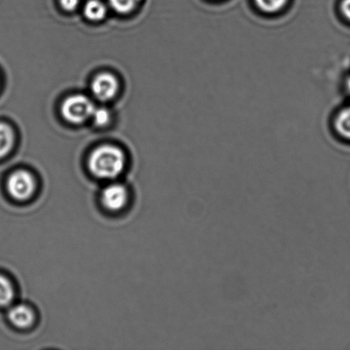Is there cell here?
<instances>
[{
    "label": "cell",
    "instance_id": "7a4b0ae2",
    "mask_svg": "<svg viewBox=\"0 0 350 350\" xmlns=\"http://www.w3.org/2000/svg\"><path fill=\"white\" fill-rule=\"evenodd\" d=\"M95 109L90 99L85 96L75 95L65 99L62 105V114L68 122L79 124L90 118Z\"/></svg>",
    "mask_w": 350,
    "mask_h": 350
},
{
    "label": "cell",
    "instance_id": "30bf717a",
    "mask_svg": "<svg viewBox=\"0 0 350 350\" xmlns=\"http://www.w3.org/2000/svg\"><path fill=\"white\" fill-rule=\"evenodd\" d=\"M15 297L13 284L5 276L0 274V306H9Z\"/></svg>",
    "mask_w": 350,
    "mask_h": 350
},
{
    "label": "cell",
    "instance_id": "6da1fadb",
    "mask_svg": "<svg viewBox=\"0 0 350 350\" xmlns=\"http://www.w3.org/2000/svg\"><path fill=\"white\" fill-rule=\"evenodd\" d=\"M125 163V155L121 150L115 146H104L91 154L88 167L96 177L114 178L122 173Z\"/></svg>",
    "mask_w": 350,
    "mask_h": 350
},
{
    "label": "cell",
    "instance_id": "9c48e42d",
    "mask_svg": "<svg viewBox=\"0 0 350 350\" xmlns=\"http://www.w3.org/2000/svg\"><path fill=\"white\" fill-rule=\"evenodd\" d=\"M335 129L339 135L350 139V105L338 113L335 120Z\"/></svg>",
    "mask_w": 350,
    "mask_h": 350
},
{
    "label": "cell",
    "instance_id": "2e32d148",
    "mask_svg": "<svg viewBox=\"0 0 350 350\" xmlns=\"http://www.w3.org/2000/svg\"><path fill=\"white\" fill-rule=\"evenodd\" d=\"M347 88H348V90L350 92V78L349 79V80L347 81Z\"/></svg>",
    "mask_w": 350,
    "mask_h": 350
},
{
    "label": "cell",
    "instance_id": "7c38bea8",
    "mask_svg": "<svg viewBox=\"0 0 350 350\" xmlns=\"http://www.w3.org/2000/svg\"><path fill=\"white\" fill-rule=\"evenodd\" d=\"M115 12L126 14L132 12L138 5L140 0H108Z\"/></svg>",
    "mask_w": 350,
    "mask_h": 350
},
{
    "label": "cell",
    "instance_id": "8fae6325",
    "mask_svg": "<svg viewBox=\"0 0 350 350\" xmlns=\"http://www.w3.org/2000/svg\"><path fill=\"white\" fill-rule=\"evenodd\" d=\"M257 7L262 12L268 14L279 12L288 3V0H255Z\"/></svg>",
    "mask_w": 350,
    "mask_h": 350
},
{
    "label": "cell",
    "instance_id": "9a60e30c",
    "mask_svg": "<svg viewBox=\"0 0 350 350\" xmlns=\"http://www.w3.org/2000/svg\"><path fill=\"white\" fill-rule=\"evenodd\" d=\"M341 12L345 18L350 21V0H342L341 3Z\"/></svg>",
    "mask_w": 350,
    "mask_h": 350
},
{
    "label": "cell",
    "instance_id": "ba28073f",
    "mask_svg": "<svg viewBox=\"0 0 350 350\" xmlns=\"http://www.w3.org/2000/svg\"><path fill=\"white\" fill-rule=\"evenodd\" d=\"M84 13L88 19L97 22L105 18L106 7L99 0H90L86 3Z\"/></svg>",
    "mask_w": 350,
    "mask_h": 350
},
{
    "label": "cell",
    "instance_id": "52a82bcc",
    "mask_svg": "<svg viewBox=\"0 0 350 350\" xmlns=\"http://www.w3.org/2000/svg\"><path fill=\"white\" fill-rule=\"evenodd\" d=\"M13 144L14 133L12 128L5 123H0V159L10 152Z\"/></svg>",
    "mask_w": 350,
    "mask_h": 350
},
{
    "label": "cell",
    "instance_id": "277c9868",
    "mask_svg": "<svg viewBox=\"0 0 350 350\" xmlns=\"http://www.w3.org/2000/svg\"><path fill=\"white\" fill-rule=\"evenodd\" d=\"M127 201H128V191L123 185H110L102 191V204L109 211H120L125 207Z\"/></svg>",
    "mask_w": 350,
    "mask_h": 350
},
{
    "label": "cell",
    "instance_id": "4fadbf2b",
    "mask_svg": "<svg viewBox=\"0 0 350 350\" xmlns=\"http://www.w3.org/2000/svg\"><path fill=\"white\" fill-rule=\"evenodd\" d=\"M91 118L96 126H104L108 124L110 120H111V115H110L108 109L105 108H95Z\"/></svg>",
    "mask_w": 350,
    "mask_h": 350
},
{
    "label": "cell",
    "instance_id": "5b68a950",
    "mask_svg": "<svg viewBox=\"0 0 350 350\" xmlns=\"http://www.w3.org/2000/svg\"><path fill=\"white\" fill-rule=\"evenodd\" d=\"M116 79L110 74L99 75L92 83V92L95 97L101 101L111 100L118 92Z\"/></svg>",
    "mask_w": 350,
    "mask_h": 350
},
{
    "label": "cell",
    "instance_id": "5bb4252c",
    "mask_svg": "<svg viewBox=\"0 0 350 350\" xmlns=\"http://www.w3.org/2000/svg\"><path fill=\"white\" fill-rule=\"evenodd\" d=\"M60 3L64 10L71 12V10H74L77 8L79 0H60Z\"/></svg>",
    "mask_w": 350,
    "mask_h": 350
},
{
    "label": "cell",
    "instance_id": "3957f363",
    "mask_svg": "<svg viewBox=\"0 0 350 350\" xmlns=\"http://www.w3.org/2000/svg\"><path fill=\"white\" fill-rule=\"evenodd\" d=\"M36 187L33 175L24 170L13 173L7 181V190L10 195L18 201H25L32 197Z\"/></svg>",
    "mask_w": 350,
    "mask_h": 350
},
{
    "label": "cell",
    "instance_id": "8992f818",
    "mask_svg": "<svg viewBox=\"0 0 350 350\" xmlns=\"http://www.w3.org/2000/svg\"><path fill=\"white\" fill-rule=\"evenodd\" d=\"M9 320L19 328L29 327L34 321V312L24 304H17L9 310Z\"/></svg>",
    "mask_w": 350,
    "mask_h": 350
}]
</instances>
